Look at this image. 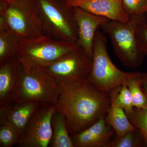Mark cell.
<instances>
[{
	"label": "cell",
	"instance_id": "8",
	"mask_svg": "<svg viewBox=\"0 0 147 147\" xmlns=\"http://www.w3.org/2000/svg\"><path fill=\"white\" fill-rule=\"evenodd\" d=\"M92 61V59L79 47L41 67L59 82H75L88 79Z\"/></svg>",
	"mask_w": 147,
	"mask_h": 147
},
{
	"label": "cell",
	"instance_id": "5",
	"mask_svg": "<svg viewBox=\"0 0 147 147\" xmlns=\"http://www.w3.org/2000/svg\"><path fill=\"white\" fill-rule=\"evenodd\" d=\"M140 72H124L112 62L107 50V39L98 30L93 45V56L90 73L88 80L98 89L109 92L116 87L127 84L129 79L137 77Z\"/></svg>",
	"mask_w": 147,
	"mask_h": 147
},
{
	"label": "cell",
	"instance_id": "10",
	"mask_svg": "<svg viewBox=\"0 0 147 147\" xmlns=\"http://www.w3.org/2000/svg\"><path fill=\"white\" fill-rule=\"evenodd\" d=\"M78 29L77 44L92 59L94 40L98 29L108 19L74 7Z\"/></svg>",
	"mask_w": 147,
	"mask_h": 147
},
{
	"label": "cell",
	"instance_id": "15",
	"mask_svg": "<svg viewBox=\"0 0 147 147\" xmlns=\"http://www.w3.org/2000/svg\"><path fill=\"white\" fill-rule=\"evenodd\" d=\"M21 39L0 18V63L17 55Z\"/></svg>",
	"mask_w": 147,
	"mask_h": 147
},
{
	"label": "cell",
	"instance_id": "3",
	"mask_svg": "<svg viewBox=\"0 0 147 147\" xmlns=\"http://www.w3.org/2000/svg\"><path fill=\"white\" fill-rule=\"evenodd\" d=\"M147 13L129 15L125 22L108 19L100 28L110 37L115 54L123 65L137 68L142 65L147 53L140 43L137 33L139 23Z\"/></svg>",
	"mask_w": 147,
	"mask_h": 147
},
{
	"label": "cell",
	"instance_id": "11",
	"mask_svg": "<svg viewBox=\"0 0 147 147\" xmlns=\"http://www.w3.org/2000/svg\"><path fill=\"white\" fill-rule=\"evenodd\" d=\"M41 103L35 101L11 102L0 106V125L7 124L20 135Z\"/></svg>",
	"mask_w": 147,
	"mask_h": 147
},
{
	"label": "cell",
	"instance_id": "19",
	"mask_svg": "<svg viewBox=\"0 0 147 147\" xmlns=\"http://www.w3.org/2000/svg\"><path fill=\"white\" fill-rule=\"evenodd\" d=\"M141 74L137 77L129 79L127 83V87L131 93L132 105L133 107L137 108L147 107V98L139 82V77Z\"/></svg>",
	"mask_w": 147,
	"mask_h": 147
},
{
	"label": "cell",
	"instance_id": "9",
	"mask_svg": "<svg viewBox=\"0 0 147 147\" xmlns=\"http://www.w3.org/2000/svg\"><path fill=\"white\" fill-rule=\"evenodd\" d=\"M55 105L41 103L20 135L16 145L20 147H47L53 137L52 119Z\"/></svg>",
	"mask_w": 147,
	"mask_h": 147
},
{
	"label": "cell",
	"instance_id": "6",
	"mask_svg": "<svg viewBox=\"0 0 147 147\" xmlns=\"http://www.w3.org/2000/svg\"><path fill=\"white\" fill-rule=\"evenodd\" d=\"M0 18L21 39L43 35L36 0H0Z\"/></svg>",
	"mask_w": 147,
	"mask_h": 147
},
{
	"label": "cell",
	"instance_id": "2",
	"mask_svg": "<svg viewBox=\"0 0 147 147\" xmlns=\"http://www.w3.org/2000/svg\"><path fill=\"white\" fill-rule=\"evenodd\" d=\"M18 58L19 79L11 103L35 101L55 105L60 93V82L40 66Z\"/></svg>",
	"mask_w": 147,
	"mask_h": 147
},
{
	"label": "cell",
	"instance_id": "4",
	"mask_svg": "<svg viewBox=\"0 0 147 147\" xmlns=\"http://www.w3.org/2000/svg\"><path fill=\"white\" fill-rule=\"evenodd\" d=\"M36 1L43 34L77 44L78 29L74 8L69 5L67 0Z\"/></svg>",
	"mask_w": 147,
	"mask_h": 147
},
{
	"label": "cell",
	"instance_id": "12",
	"mask_svg": "<svg viewBox=\"0 0 147 147\" xmlns=\"http://www.w3.org/2000/svg\"><path fill=\"white\" fill-rule=\"evenodd\" d=\"M69 5L112 21L125 22L129 15L123 6L122 0H67Z\"/></svg>",
	"mask_w": 147,
	"mask_h": 147
},
{
	"label": "cell",
	"instance_id": "20",
	"mask_svg": "<svg viewBox=\"0 0 147 147\" xmlns=\"http://www.w3.org/2000/svg\"><path fill=\"white\" fill-rule=\"evenodd\" d=\"M127 115L130 122L142 134L147 144V107H134L132 112Z\"/></svg>",
	"mask_w": 147,
	"mask_h": 147
},
{
	"label": "cell",
	"instance_id": "22",
	"mask_svg": "<svg viewBox=\"0 0 147 147\" xmlns=\"http://www.w3.org/2000/svg\"><path fill=\"white\" fill-rule=\"evenodd\" d=\"M125 11L129 15L147 13V0H122Z\"/></svg>",
	"mask_w": 147,
	"mask_h": 147
},
{
	"label": "cell",
	"instance_id": "16",
	"mask_svg": "<svg viewBox=\"0 0 147 147\" xmlns=\"http://www.w3.org/2000/svg\"><path fill=\"white\" fill-rule=\"evenodd\" d=\"M53 137L50 146L52 147H74L69 135L65 116L56 111L52 119Z\"/></svg>",
	"mask_w": 147,
	"mask_h": 147
},
{
	"label": "cell",
	"instance_id": "23",
	"mask_svg": "<svg viewBox=\"0 0 147 147\" xmlns=\"http://www.w3.org/2000/svg\"><path fill=\"white\" fill-rule=\"evenodd\" d=\"M137 33L142 47L147 53V17L139 23Z\"/></svg>",
	"mask_w": 147,
	"mask_h": 147
},
{
	"label": "cell",
	"instance_id": "1",
	"mask_svg": "<svg viewBox=\"0 0 147 147\" xmlns=\"http://www.w3.org/2000/svg\"><path fill=\"white\" fill-rule=\"evenodd\" d=\"M59 82L61 90L55 105L56 111L65 117L71 135L105 118L111 105L109 92L98 89L88 79Z\"/></svg>",
	"mask_w": 147,
	"mask_h": 147
},
{
	"label": "cell",
	"instance_id": "13",
	"mask_svg": "<svg viewBox=\"0 0 147 147\" xmlns=\"http://www.w3.org/2000/svg\"><path fill=\"white\" fill-rule=\"evenodd\" d=\"M115 133L113 127L103 118L70 136L74 147H108Z\"/></svg>",
	"mask_w": 147,
	"mask_h": 147
},
{
	"label": "cell",
	"instance_id": "24",
	"mask_svg": "<svg viewBox=\"0 0 147 147\" xmlns=\"http://www.w3.org/2000/svg\"><path fill=\"white\" fill-rule=\"evenodd\" d=\"M139 80L141 87L147 98V71L141 74Z\"/></svg>",
	"mask_w": 147,
	"mask_h": 147
},
{
	"label": "cell",
	"instance_id": "14",
	"mask_svg": "<svg viewBox=\"0 0 147 147\" xmlns=\"http://www.w3.org/2000/svg\"><path fill=\"white\" fill-rule=\"evenodd\" d=\"M19 71L17 54L0 63V106L11 102L18 84Z\"/></svg>",
	"mask_w": 147,
	"mask_h": 147
},
{
	"label": "cell",
	"instance_id": "17",
	"mask_svg": "<svg viewBox=\"0 0 147 147\" xmlns=\"http://www.w3.org/2000/svg\"><path fill=\"white\" fill-rule=\"evenodd\" d=\"M105 119L114 129L117 138L122 137L128 131L136 129L130 122L124 110L112 103Z\"/></svg>",
	"mask_w": 147,
	"mask_h": 147
},
{
	"label": "cell",
	"instance_id": "21",
	"mask_svg": "<svg viewBox=\"0 0 147 147\" xmlns=\"http://www.w3.org/2000/svg\"><path fill=\"white\" fill-rule=\"evenodd\" d=\"M20 135L12 127L7 124L0 127V147H11L16 145Z\"/></svg>",
	"mask_w": 147,
	"mask_h": 147
},
{
	"label": "cell",
	"instance_id": "7",
	"mask_svg": "<svg viewBox=\"0 0 147 147\" xmlns=\"http://www.w3.org/2000/svg\"><path fill=\"white\" fill-rule=\"evenodd\" d=\"M79 47L76 43L57 40L43 34L33 38L21 39L17 55L25 61L41 67Z\"/></svg>",
	"mask_w": 147,
	"mask_h": 147
},
{
	"label": "cell",
	"instance_id": "18",
	"mask_svg": "<svg viewBox=\"0 0 147 147\" xmlns=\"http://www.w3.org/2000/svg\"><path fill=\"white\" fill-rule=\"evenodd\" d=\"M147 147V144L139 130L136 129L127 132L122 137L112 139L108 147Z\"/></svg>",
	"mask_w": 147,
	"mask_h": 147
}]
</instances>
